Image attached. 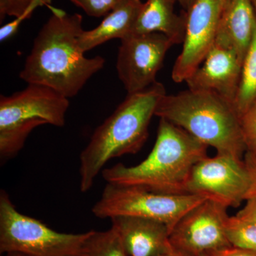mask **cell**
Instances as JSON below:
<instances>
[{
  "label": "cell",
  "mask_w": 256,
  "mask_h": 256,
  "mask_svg": "<svg viewBox=\"0 0 256 256\" xmlns=\"http://www.w3.org/2000/svg\"><path fill=\"white\" fill-rule=\"evenodd\" d=\"M48 6L52 16L35 38L20 77L28 84L45 86L69 98L104 68L106 60L100 56L87 58L79 47L84 31L82 15Z\"/></svg>",
  "instance_id": "obj_1"
},
{
  "label": "cell",
  "mask_w": 256,
  "mask_h": 256,
  "mask_svg": "<svg viewBox=\"0 0 256 256\" xmlns=\"http://www.w3.org/2000/svg\"><path fill=\"white\" fill-rule=\"evenodd\" d=\"M208 146L182 128L160 118L154 146L142 162L117 164L102 171L107 183L136 186L164 194L188 193L195 165L207 154Z\"/></svg>",
  "instance_id": "obj_2"
},
{
  "label": "cell",
  "mask_w": 256,
  "mask_h": 256,
  "mask_svg": "<svg viewBox=\"0 0 256 256\" xmlns=\"http://www.w3.org/2000/svg\"><path fill=\"white\" fill-rule=\"evenodd\" d=\"M164 85L156 82L124 102L98 126L80 156V190H90L98 175L114 158L136 154L148 138V128L156 106L166 95Z\"/></svg>",
  "instance_id": "obj_3"
},
{
  "label": "cell",
  "mask_w": 256,
  "mask_h": 256,
  "mask_svg": "<svg viewBox=\"0 0 256 256\" xmlns=\"http://www.w3.org/2000/svg\"><path fill=\"white\" fill-rule=\"evenodd\" d=\"M156 116L182 128L217 153L239 159L246 153L240 116L234 104L217 92L188 88L166 94Z\"/></svg>",
  "instance_id": "obj_4"
},
{
  "label": "cell",
  "mask_w": 256,
  "mask_h": 256,
  "mask_svg": "<svg viewBox=\"0 0 256 256\" xmlns=\"http://www.w3.org/2000/svg\"><path fill=\"white\" fill-rule=\"evenodd\" d=\"M68 98L53 89L28 84L21 92L0 97V156L12 158L23 148L34 128L50 124L63 127Z\"/></svg>",
  "instance_id": "obj_5"
},
{
  "label": "cell",
  "mask_w": 256,
  "mask_h": 256,
  "mask_svg": "<svg viewBox=\"0 0 256 256\" xmlns=\"http://www.w3.org/2000/svg\"><path fill=\"white\" fill-rule=\"evenodd\" d=\"M94 230L56 232L16 210L9 195L0 193V252L20 256H85Z\"/></svg>",
  "instance_id": "obj_6"
},
{
  "label": "cell",
  "mask_w": 256,
  "mask_h": 256,
  "mask_svg": "<svg viewBox=\"0 0 256 256\" xmlns=\"http://www.w3.org/2000/svg\"><path fill=\"white\" fill-rule=\"evenodd\" d=\"M206 198L192 194H164L136 186L107 183L92 212L100 218L130 216L158 220L166 224L171 232L185 214Z\"/></svg>",
  "instance_id": "obj_7"
},
{
  "label": "cell",
  "mask_w": 256,
  "mask_h": 256,
  "mask_svg": "<svg viewBox=\"0 0 256 256\" xmlns=\"http://www.w3.org/2000/svg\"><path fill=\"white\" fill-rule=\"evenodd\" d=\"M252 180L244 159L217 153L204 158L192 171L188 193L236 208L247 200Z\"/></svg>",
  "instance_id": "obj_8"
},
{
  "label": "cell",
  "mask_w": 256,
  "mask_h": 256,
  "mask_svg": "<svg viewBox=\"0 0 256 256\" xmlns=\"http://www.w3.org/2000/svg\"><path fill=\"white\" fill-rule=\"evenodd\" d=\"M228 207L206 198L178 220L172 229V246L188 256L205 255L214 250L230 246L226 222L229 217Z\"/></svg>",
  "instance_id": "obj_9"
},
{
  "label": "cell",
  "mask_w": 256,
  "mask_h": 256,
  "mask_svg": "<svg viewBox=\"0 0 256 256\" xmlns=\"http://www.w3.org/2000/svg\"><path fill=\"white\" fill-rule=\"evenodd\" d=\"M173 45L160 32L133 33L121 40L116 69L128 94L142 92L156 84V74Z\"/></svg>",
  "instance_id": "obj_10"
},
{
  "label": "cell",
  "mask_w": 256,
  "mask_h": 256,
  "mask_svg": "<svg viewBox=\"0 0 256 256\" xmlns=\"http://www.w3.org/2000/svg\"><path fill=\"white\" fill-rule=\"evenodd\" d=\"M220 13V0H195L186 12L182 50L172 72L174 82H186L203 63L214 45Z\"/></svg>",
  "instance_id": "obj_11"
},
{
  "label": "cell",
  "mask_w": 256,
  "mask_h": 256,
  "mask_svg": "<svg viewBox=\"0 0 256 256\" xmlns=\"http://www.w3.org/2000/svg\"><path fill=\"white\" fill-rule=\"evenodd\" d=\"M242 66L233 50L214 44L203 63L185 82L192 90L216 92L234 104Z\"/></svg>",
  "instance_id": "obj_12"
},
{
  "label": "cell",
  "mask_w": 256,
  "mask_h": 256,
  "mask_svg": "<svg viewBox=\"0 0 256 256\" xmlns=\"http://www.w3.org/2000/svg\"><path fill=\"white\" fill-rule=\"evenodd\" d=\"M128 256H156L169 250L170 230L158 220L118 216L110 218Z\"/></svg>",
  "instance_id": "obj_13"
},
{
  "label": "cell",
  "mask_w": 256,
  "mask_h": 256,
  "mask_svg": "<svg viewBox=\"0 0 256 256\" xmlns=\"http://www.w3.org/2000/svg\"><path fill=\"white\" fill-rule=\"evenodd\" d=\"M256 22L250 0H228L220 13L214 44L233 50L244 63L252 44Z\"/></svg>",
  "instance_id": "obj_14"
},
{
  "label": "cell",
  "mask_w": 256,
  "mask_h": 256,
  "mask_svg": "<svg viewBox=\"0 0 256 256\" xmlns=\"http://www.w3.org/2000/svg\"><path fill=\"white\" fill-rule=\"evenodd\" d=\"M142 5L141 0H126L106 16L97 28L84 30L78 40L80 50L85 53L110 40H121L132 34Z\"/></svg>",
  "instance_id": "obj_15"
},
{
  "label": "cell",
  "mask_w": 256,
  "mask_h": 256,
  "mask_svg": "<svg viewBox=\"0 0 256 256\" xmlns=\"http://www.w3.org/2000/svg\"><path fill=\"white\" fill-rule=\"evenodd\" d=\"M178 0H146L134 26L136 34L160 32L164 34L174 45L183 44L186 32V14L175 13Z\"/></svg>",
  "instance_id": "obj_16"
},
{
  "label": "cell",
  "mask_w": 256,
  "mask_h": 256,
  "mask_svg": "<svg viewBox=\"0 0 256 256\" xmlns=\"http://www.w3.org/2000/svg\"><path fill=\"white\" fill-rule=\"evenodd\" d=\"M256 102V22L254 37L242 66V78L234 106L238 116Z\"/></svg>",
  "instance_id": "obj_17"
},
{
  "label": "cell",
  "mask_w": 256,
  "mask_h": 256,
  "mask_svg": "<svg viewBox=\"0 0 256 256\" xmlns=\"http://www.w3.org/2000/svg\"><path fill=\"white\" fill-rule=\"evenodd\" d=\"M226 234L232 246L256 252V223L230 216L226 222Z\"/></svg>",
  "instance_id": "obj_18"
},
{
  "label": "cell",
  "mask_w": 256,
  "mask_h": 256,
  "mask_svg": "<svg viewBox=\"0 0 256 256\" xmlns=\"http://www.w3.org/2000/svg\"><path fill=\"white\" fill-rule=\"evenodd\" d=\"M85 256H128L118 234L112 227L106 232L94 230Z\"/></svg>",
  "instance_id": "obj_19"
},
{
  "label": "cell",
  "mask_w": 256,
  "mask_h": 256,
  "mask_svg": "<svg viewBox=\"0 0 256 256\" xmlns=\"http://www.w3.org/2000/svg\"><path fill=\"white\" fill-rule=\"evenodd\" d=\"M82 8L88 16L101 18L107 16L126 0H70Z\"/></svg>",
  "instance_id": "obj_20"
},
{
  "label": "cell",
  "mask_w": 256,
  "mask_h": 256,
  "mask_svg": "<svg viewBox=\"0 0 256 256\" xmlns=\"http://www.w3.org/2000/svg\"><path fill=\"white\" fill-rule=\"evenodd\" d=\"M240 122L246 146V153L256 159V102L242 114Z\"/></svg>",
  "instance_id": "obj_21"
},
{
  "label": "cell",
  "mask_w": 256,
  "mask_h": 256,
  "mask_svg": "<svg viewBox=\"0 0 256 256\" xmlns=\"http://www.w3.org/2000/svg\"><path fill=\"white\" fill-rule=\"evenodd\" d=\"M50 2H52V0H34L32 4L30 5V8L21 16L15 18L14 21L6 24L0 28V41L2 42H4L5 40L10 38V37L15 34L22 22L26 20V18H30L32 13L37 8L43 6V5L50 6Z\"/></svg>",
  "instance_id": "obj_22"
},
{
  "label": "cell",
  "mask_w": 256,
  "mask_h": 256,
  "mask_svg": "<svg viewBox=\"0 0 256 256\" xmlns=\"http://www.w3.org/2000/svg\"><path fill=\"white\" fill-rule=\"evenodd\" d=\"M34 0H0V20L5 16L18 18L30 8Z\"/></svg>",
  "instance_id": "obj_23"
},
{
  "label": "cell",
  "mask_w": 256,
  "mask_h": 256,
  "mask_svg": "<svg viewBox=\"0 0 256 256\" xmlns=\"http://www.w3.org/2000/svg\"><path fill=\"white\" fill-rule=\"evenodd\" d=\"M206 256H256V252L239 248L232 246L225 247L223 248L214 250L205 254Z\"/></svg>",
  "instance_id": "obj_24"
},
{
  "label": "cell",
  "mask_w": 256,
  "mask_h": 256,
  "mask_svg": "<svg viewBox=\"0 0 256 256\" xmlns=\"http://www.w3.org/2000/svg\"><path fill=\"white\" fill-rule=\"evenodd\" d=\"M244 160L248 170L250 180H252V184H250L247 200L256 198V159L248 153H246Z\"/></svg>",
  "instance_id": "obj_25"
},
{
  "label": "cell",
  "mask_w": 256,
  "mask_h": 256,
  "mask_svg": "<svg viewBox=\"0 0 256 256\" xmlns=\"http://www.w3.org/2000/svg\"><path fill=\"white\" fill-rule=\"evenodd\" d=\"M238 218L250 220L256 223V198H250L246 201L245 206L236 214Z\"/></svg>",
  "instance_id": "obj_26"
},
{
  "label": "cell",
  "mask_w": 256,
  "mask_h": 256,
  "mask_svg": "<svg viewBox=\"0 0 256 256\" xmlns=\"http://www.w3.org/2000/svg\"><path fill=\"white\" fill-rule=\"evenodd\" d=\"M156 256H185L183 255L181 252H178L176 249L174 248L172 246L170 248L169 250H166L162 254H160V255Z\"/></svg>",
  "instance_id": "obj_27"
},
{
  "label": "cell",
  "mask_w": 256,
  "mask_h": 256,
  "mask_svg": "<svg viewBox=\"0 0 256 256\" xmlns=\"http://www.w3.org/2000/svg\"><path fill=\"white\" fill-rule=\"evenodd\" d=\"M178 4L181 5L182 8H183L184 11H188L193 3L194 2L195 0H178Z\"/></svg>",
  "instance_id": "obj_28"
},
{
  "label": "cell",
  "mask_w": 256,
  "mask_h": 256,
  "mask_svg": "<svg viewBox=\"0 0 256 256\" xmlns=\"http://www.w3.org/2000/svg\"><path fill=\"white\" fill-rule=\"evenodd\" d=\"M228 0H220V6H222V10L225 8L226 5L228 3Z\"/></svg>",
  "instance_id": "obj_29"
},
{
  "label": "cell",
  "mask_w": 256,
  "mask_h": 256,
  "mask_svg": "<svg viewBox=\"0 0 256 256\" xmlns=\"http://www.w3.org/2000/svg\"><path fill=\"white\" fill-rule=\"evenodd\" d=\"M250 3H252V8H254V12H255L256 18V0H250Z\"/></svg>",
  "instance_id": "obj_30"
},
{
  "label": "cell",
  "mask_w": 256,
  "mask_h": 256,
  "mask_svg": "<svg viewBox=\"0 0 256 256\" xmlns=\"http://www.w3.org/2000/svg\"><path fill=\"white\" fill-rule=\"evenodd\" d=\"M4 256H20L15 255V254H4Z\"/></svg>",
  "instance_id": "obj_31"
},
{
  "label": "cell",
  "mask_w": 256,
  "mask_h": 256,
  "mask_svg": "<svg viewBox=\"0 0 256 256\" xmlns=\"http://www.w3.org/2000/svg\"><path fill=\"white\" fill-rule=\"evenodd\" d=\"M206 256L205 255H202V256Z\"/></svg>",
  "instance_id": "obj_32"
}]
</instances>
